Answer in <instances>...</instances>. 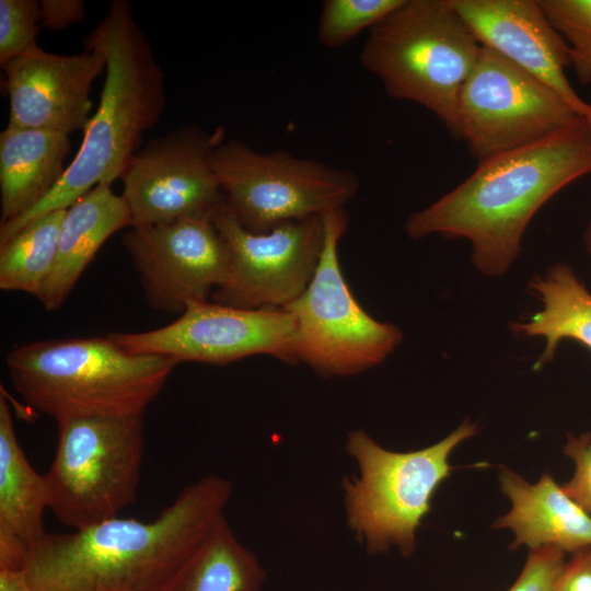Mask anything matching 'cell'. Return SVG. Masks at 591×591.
<instances>
[{"label": "cell", "instance_id": "31", "mask_svg": "<svg viewBox=\"0 0 591 591\" xmlns=\"http://www.w3.org/2000/svg\"><path fill=\"white\" fill-rule=\"evenodd\" d=\"M0 591H33L25 569L0 568Z\"/></svg>", "mask_w": 591, "mask_h": 591}, {"label": "cell", "instance_id": "4", "mask_svg": "<svg viewBox=\"0 0 591 591\" xmlns=\"http://www.w3.org/2000/svg\"><path fill=\"white\" fill-rule=\"evenodd\" d=\"M5 363L23 401L56 422L142 415L178 364L166 356L129 352L108 335L20 345Z\"/></svg>", "mask_w": 591, "mask_h": 591}, {"label": "cell", "instance_id": "18", "mask_svg": "<svg viewBox=\"0 0 591 591\" xmlns=\"http://www.w3.org/2000/svg\"><path fill=\"white\" fill-rule=\"evenodd\" d=\"M45 475L38 474L19 443L7 394L0 393V568L24 569L28 549L47 532Z\"/></svg>", "mask_w": 591, "mask_h": 591}, {"label": "cell", "instance_id": "15", "mask_svg": "<svg viewBox=\"0 0 591 591\" xmlns=\"http://www.w3.org/2000/svg\"><path fill=\"white\" fill-rule=\"evenodd\" d=\"M105 69V58L96 48L60 55L34 45L2 69L10 104L8 126L67 135L84 130L91 118L92 85Z\"/></svg>", "mask_w": 591, "mask_h": 591}, {"label": "cell", "instance_id": "19", "mask_svg": "<svg viewBox=\"0 0 591 591\" xmlns=\"http://www.w3.org/2000/svg\"><path fill=\"white\" fill-rule=\"evenodd\" d=\"M131 224L127 204L107 184L97 185L67 208L55 266L36 297L40 304L47 311L58 310L106 240Z\"/></svg>", "mask_w": 591, "mask_h": 591}, {"label": "cell", "instance_id": "10", "mask_svg": "<svg viewBox=\"0 0 591 591\" xmlns=\"http://www.w3.org/2000/svg\"><path fill=\"white\" fill-rule=\"evenodd\" d=\"M584 119L543 82L482 46L460 93L456 139L480 162L542 141Z\"/></svg>", "mask_w": 591, "mask_h": 591}, {"label": "cell", "instance_id": "7", "mask_svg": "<svg viewBox=\"0 0 591 591\" xmlns=\"http://www.w3.org/2000/svg\"><path fill=\"white\" fill-rule=\"evenodd\" d=\"M144 414L57 422L55 455L44 474L49 509L66 526L85 529L118 517L137 499Z\"/></svg>", "mask_w": 591, "mask_h": 591}, {"label": "cell", "instance_id": "16", "mask_svg": "<svg viewBox=\"0 0 591 591\" xmlns=\"http://www.w3.org/2000/svg\"><path fill=\"white\" fill-rule=\"evenodd\" d=\"M478 43L498 53L560 96L591 121V103L578 95L565 68L569 46L538 0H451Z\"/></svg>", "mask_w": 591, "mask_h": 591}, {"label": "cell", "instance_id": "13", "mask_svg": "<svg viewBox=\"0 0 591 591\" xmlns=\"http://www.w3.org/2000/svg\"><path fill=\"white\" fill-rule=\"evenodd\" d=\"M224 130L177 127L141 147L121 176L132 224L146 227L212 212L225 199L212 165Z\"/></svg>", "mask_w": 591, "mask_h": 591}, {"label": "cell", "instance_id": "17", "mask_svg": "<svg viewBox=\"0 0 591 591\" xmlns=\"http://www.w3.org/2000/svg\"><path fill=\"white\" fill-rule=\"evenodd\" d=\"M498 479L511 508L491 526L512 532L511 551L553 546L566 554H575L591 548V514L549 473H544L532 484L512 470L500 466Z\"/></svg>", "mask_w": 591, "mask_h": 591}, {"label": "cell", "instance_id": "2", "mask_svg": "<svg viewBox=\"0 0 591 591\" xmlns=\"http://www.w3.org/2000/svg\"><path fill=\"white\" fill-rule=\"evenodd\" d=\"M591 173L588 119L531 146L478 162L476 170L404 224L414 240L439 234L464 239L472 263L501 277L517 259L536 212L564 187Z\"/></svg>", "mask_w": 591, "mask_h": 591}, {"label": "cell", "instance_id": "12", "mask_svg": "<svg viewBox=\"0 0 591 591\" xmlns=\"http://www.w3.org/2000/svg\"><path fill=\"white\" fill-rule=\"evenodd\" d=\"M132 354L225 366L255 355L299 363L296 323L283 309H240L216 302L188 304L172 323L144 332L107 334Z\"/></svg>", "mask_w": 591, "mask_h": 591}, {"label": "cell", "instance_id": "28", "mask_svg": "<svg viewBox=\"0 0 591 591\" xmlns=\"http://www.w3.org/2000/svg\"><path fill=\"white\" fill-rule=\"evenodd\" d=\"M563 453L575 466L570 479L563 484L564 490L591 514V432L567 433Z\"/></svg>", "mask_w": 591, "mask_h": 591}, {"label": "cell", "instance_id": "30", "mask_svg": "<svg viewBox=\"0 0 591 591\" xmlns=\"http://www.w3.org/2000/svg\"><path fill=\"white\" fill-rule=\"evenodd\" d=\"M554 591H591V548L572 554Z\"/></svg>", "mask_w": 591, "mask_h": 591}, {"label": "cell", "instance_id": "1", "mask_svg": "<svg viewBox=\"0 0 591 591\" xmlns=\"http://www.w3.org/2000/svg\"><path fill=\"white\" fill-rule=\"evenodd\" d=\"M232 483L210 474L184 487L153 520L115 517L30 547L33 591H169L219 520Z\"/></svg>", "mask_w": 591, "mask_h": 591}, {"label": "cell", "instance_id": "26", "mask_svg": "<svg viewBox=\"0 0 591 591\" xmlns=\"http://www.w3.org/2000/svg\"><path fill=\"white\" fill-rule=\"evenodd\" d=\"M42 19L38 1L0 0L1 69L36 45Z\"/></svg>", "mask_w": 591, "mask_h": 591}, {"label": "cell", "instance_id": "24", "mask_svg": "<svg viewBox=\"0 0 591 591\" xmlns=\"http://www.w3.org/2000/svg\"><path fill=\"white\" fill-rule=\"evenodd\" d=\"M403 0H325L316 28L317 40L339 48L366 28L373 27Z\"/></svg>", "mask_w": 591, "mask_h": 591}, {"label": "cell", "instance_id": "11", "mask_svg": "<svg viewBox=\"0 0 591 591\" xmlns=\"http://www.w3.org/2000/svg\"><path fill=\"white\" fill-rule=\"evenodd\" d=\"M213 221L229 248L225 280L213 302L240 309H283L299 298L317 268L325 240L323 216L247 231L224 199Z\"/></svg>", "mask_w": 591, "mask_h": 591}, {"label": "cell", "instance_id": "27", "mask_svg": "<svg viewBox=\"0 0 591 591\" xmlns=\"http://www.w3.org/2000/svg\"><path fill=\"white\" fill-rule=\"evenodd\" d=\"M566 563V553L557 547L531 549L520 575L507 591H554Z\"/></svg>", "mask_w": 591, "mask_h": 591}, {"label": "cell", "instance_id": "22", "mask_svg": "<svg viewBox=\"0 0 591 591\" xmlns=\"http://www.w3.org/2000/svg\"><path fill=\"white\" fill-rule=\"evenodd\" d=\"M266 576L222 517L169 591H259Z\"/></svg>", "mask_w": 591, "mask_h": 591}, {"label": "cell", "instance_id": "23", "mask_svg": "<svg viewBox=\"0 0 591 591\" xmlns=\"http://www.w3.org/2000/svg\"><path fill=\"white\" fill-rule=\"evenodd\" d=\"M66 210L46 213L0 243V289L37 297L56 262Z\"/></svg>", "mask_w": 591, "mask_h": 591}, {"label": "cell", "instance_id": "21", "mask_svg": "<svg viewBox=\"0 0 591 591\" xmlns=\"http://www.w3.org/2000/svg\"><path fill=\"white\" fill-rule=\"evenodd\" d=\"M529 288L543 308L525 322L513 323L511 328L517 334L545 339L536 366L549 362L565 339L578 341L591 351V291L572 268L556 263L543 276L532 278Z\"/></svg>", "mask_w": 591, "mask_h": 591}, {"label": "cell", "instance_id": "32", "mask_svg": "<svg viewBox=\"0 0 591 591\" xmlns=\"http://www.w3.org/2000/svg\"><path fill=\"white\" fill-rule=\"evenodd\" d=\"M586 250L591 257V221L589 222L583 236Z\"/></svg>", "mask_w": 591, "mask_h": 591}, {"label": "cell", "instance_id": "29", "mask_svg": "<svg viewBox=\"0 0 591 591\" xmlns=\"http://www.w3.org/2000/svg\"><path fill=\"white\" fill-rule=\"evenodd\" d=\"M42 24L53 31H61L85 18L82 0H40Z\"/></svg>", "mask_w": 591, "mask_h": 591}, {"label": "cell", "instance_id": "3", "mask_svg": "<svg viewBox=\"0 0 591 591\" xmlns=\"http://www.w3.org/2000/svg\"><path fill=\"white\" fill-rule=\"evenodd\" d=\"M106 61L100 103L83 130L81 146L55 188L33 209L0 224V243L31 221L66 210L97 185L121 178L142 136L164 111L165 73L127 0H113L84 38Z\"/></svg>", "mask_w": 591, "mask_h": 591}, {"label": "cell", "instance_id": "5", "mask_svg": "<svg viewBox=\"0 0 591 591\" xmlns=\"http://www.w3.org/2000/svg\"><path fill=\"white\" fill-rule=\"evenodd\" d=\"M480 50L451 0H403L369 30L359 59L390 97L424 106L456 138L460 93Z\"/></svg>", "mask_w": 591, "mask_h": 591}, {"label": "cell", "instance_id": "20", "mask_svg": "<svg viewBox=\"0 0 591 591\" xmlns=\"http://www.w3.org/2000/svg\"><path fill=\"white\" fill-rule=\"evenodd\" d=\"M69 135L7 126L0 132V224L37 206L62 178Z\"/></svg>", "mask_w": 591, "mask_h": 591}, {"label": "cell", "instance_id": "25", "mask_svg": "<svg viewBox=\"0 0 591 591\" xmlns=\"http://www.w3.org/2000/svg\"><path fill=\"white\" fill-rule=\"evenodd\" d=\"M569 46L570 66L581 84L591 83V0H538Z\"/></svg>", "mask_w": 591, "mask_h": 591}, {"label": "cell", "instance_id": "9", "mask_svg": "<svg viewBox=\"0 0 591 591\" xmlns=\"http://www.w3.org/2000/svg\"><path fill=\"white\" fill-rule=\"evenodd\" d=\"M212 165L227 202L253 233L345 209L360 186L351 171L287 151L258 152L237 139L216 147Z\"/></svg>", "mask_w": 591, "mask_h": 591}, {"label": "cell", "instance_id": "14", "mask_svg": "<svg viewBox=\"0 0 591 591\" xmlns=\"http://www.w3.org/2000/svg\"><path fill=\"white\" fill-rule=\"evenodd\" d=\"M215 211L135 227L123 235L147 302L155 311L179 316L188 304L208 301L225 280L229 248L215 224Z\"/></svg>", "mask_w": 591, "mask_h": 591}, {"label": "cell", "instance_id": "8", "mask_svg": "<svg viewBox=\"0 0 591 591\" xmlns=\"http://www.w3.org/2000/svg\"><path fill=\"white\" fill-rule=\"evenodd\" d=\"M325 240L304 292L283 308L296 323L299 362L323 378L359 374L381 364L403 340L399 327L370 316L341 271L338 244L348 228L345 209L323 215Z\"/></svg>", "mask_w": 591, "mask_h": 591}, {"label": "cell", "instance_id": "6", "mask_svg": "<svg viewBox=\"0 0 591 591\" xmlns=\"http://www.w3.org/2000/svg\"><path fill=\"white\" fill-rule=\"evenodd\" d=\"M478 431L465 419L442 440L420 450L384 449L364 430L347 433L345 449L358 464L359 477H344L347 524L370 555L395 547L409 557L416 549V533L431 508V499L453 471L450 455Z\"/></svg>", "mask_w": 591, "mask_h": 591}]
</instances>
